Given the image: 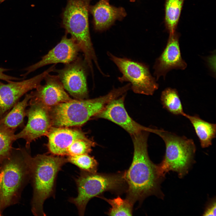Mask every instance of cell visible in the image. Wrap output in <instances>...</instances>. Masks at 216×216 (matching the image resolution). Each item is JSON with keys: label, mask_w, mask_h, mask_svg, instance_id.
I'll list each match as a JSON object with an SVG mask.
<instances>
[{"label": "cell", "mask_w": 216, "mask_h": 216, "mask_svg": "<svg viewBox=\"0 0 216 216\" xmlns=\"http://www.w3.org/2000/svg\"><path fill=\"white\" fill-rule=\"evenodd\" d=\"M149 132L142 131L131 136L134 145L133 159L129 169L124 172L127 184L126 198L133 204L152 195L163 199L160 184L165 178L158 171L157 165L150 160L147 141Z\"/></svg>", "instance_id": "1"}, {"label": "cell", "mask_w": 216, "mask_h": 216, "mask_svg": "<svg viewBox=\"0 0 216 216\" xmlns=\"http://www.w3.org/2000/svg\"><path fill=\"white\" fill-rule=\"evenodd\" d=\"M124 85L113 89L107 94L88 99H73L61 103L49 110L52 127L80 126L101 112L112 100L126 93Z\"/></svg>", "instance_id": "2"}, {"label": "cell", "mask_w": 216, "mask_h": 216, "mask_svg": "<svg viewBox=\"0 0 216 216\" xmlns=\"http://www.w3.org/2000/svg\"><path fill=\"white\" fill-rule=\"evenodd\" d=\"M32 157L24 148H13L0 164L3 175L0 185V216L7 207L19 201L30 180Z\"/></svg>", "instance_id": "3"}, {"label": "cell", "mask_w": 216, "mask_h": 216, "mask_svg": "<svg viewBox=\"0 0 216 216\" xmlns=\"http://www.w3.org/2000/svg\"><path fill=\"white\" fill-rule=\"evenodd\" d=\"M68 162L64 157L39 154L32 158L30 179L33 188L31 210L35 216H45V201L54 194L57 175Z\"/></svg>", "instance_id": "4"}, {"label": "cell", "mask_w": 216, "mask_h": 216, "mask_svg": "<svg viewBox=\"0 0 216 216\" xmlns=\"http://www.w3.org/2000/svg\"><path fill=\"white\" fill-rule=\"evenodd\" d=\"M91 0H68L63 17V24L77 44L89 68L93 69L94 62L100 68L91 41L89 28L88 12Z\"/></svg>", "instance_id": "5"}, {"label": "cell", "mask_w": 216, "mask_h": 216, "mask_svg": "<svg viewBox=\"0 0 216 216\" xmlns=\"http://www.w3.org/2000/svg\"><path fill=\"white\" fill-rule=\"evenodd\" d=\"M151 133L160 136L165 145V155L157 165L160 175L165 177L170 171L176 172L180 178L188 172L196 151L194 141L185 136H180L162 129L152 128Z\"/></svg>", "instance_id": "6"}, {"label": "cell", "mask_w": 216, "mask_h": 216, "mask_svg": "<svg viewBox=\"0 0 216 216\" xmlns=\"http://www.w3.org/2000/svg\"><path fill=\"white\" fill-rule=\"evenodd\" d=\"M78 195L70 198L69 201L74 204L80 215H84L86 205L92 198L105 191H118L126 184L124 172L113 174L90 173L81 171L76 180Z\"/></svg>", "instance_id": "7"}, {"label": "cell", "mask_w": 216, "mask_h": 216, "mask_svg": "<svg viewBox=\"0 0 216 216\" xmlns=\"http://www.w3.org/2000/svg\"><path fill=\"white\" fill-rule=\"evenodd\" d=\"M107 54L122 74L118 77V80L122 83L129 82L134 93L152 95L158 89L159 85L148 65L127 58L119 57L109 52Z\"/></svg>", "instance_id": "8"}, {"label": "cell", "mask_w": 216, "mask_h": 216, "mask_svg": "<svg viewBox=\"0 0 216 216\" xmlns=\"http://www.w3.org/2000/svg\"><path fill=\"white\" fill-rule=\"evenodd\" d=\"M88 69L85 60L78 57L62 69H55L54 71L57 73L64 89L71 96L76 99H83L88 96Z\"/></svg>", "instance_id": "9"}, {"label": "cell", "mask_w": 216, "mask_h": 216, "mask_svg": "<svg viewBox=\"0 0 216 216\" xmlns=\"http://www.w3.org/2000/svg\"><path fill=\"white\" fill-rule=\"evenodd\" d=\"M55 68L52 65L46 70L30 79L21 81L0 82V119L4 116L25 94L40 84L46 75Z\"/></svg>", "instance_id": "10"}, {"label": "cell", "mask_w": 216, "mask_h": 216, "mask_svg": "<svg viewBox=\"0 0 216 216\" xmlns=\"http://www.w3.org/2000/svg\"><path fill=\"white\" fill-rule=\"evenodd\" d=\"M29 104L30 107L26 111L27 123L21 131L15 134L16 140L22 138L25 140L27 150L31 142L46 135L52 127L48 109L39 103L29 102Z\"/></svg>", "instance_id": "11"}, {"label": "cell", "mask_w": 216, "mask_h": 216, "mask_svg": "<svg viewBox=\"0 0 216 216\" xmlns=\"http://www.w3.org/2000/svg\"><path fill=\"white\" fill-rule=\"evenodd\" d=\"M44 79V85L40 84L30 92L29 102L40 104L50 110L61 103L72 99L65 91L58 75L49 74Z\"/></svg>", "instance_id": "12"}, {"label": "cell", "mask_w": 216, "mask_h": 216, "mask_svg": "<svg viewBox=\"0 0 216 216\" xmlns=\"http://www.w3.org/2000/svg\"><path fill=\"white\" fill-rule=\"evenodd\" d=\"M125 94L111 101L94 117L109 120L122 128L131 136L142 131L150 133V128L140 124L128 114L124 105Z\"/></svg>", "instance_id": "13"}, {"label": "cell", "mask_w": 216, "mask_h": 216, "mask_svg": "<svg viewBox=\"0 0 216 216\" xmlns=\"http://www.w3.org/2000/svg\"><path fill=\"white\" fill-rule=\"evenodd\" d=\"M180 34L176 31L169 33L167 44L161 55L157 58L153 66L156 80L164 78L172 69L184 70L187 64L182 58L179 44Z\"/></svg>", "instance_id": "14"}, {"label": "cell", "mask_w": 216, "mask_h": 216, "mask_svg": "<svg viewBox=\"0 0 216 216\" xmlns=\"http://www.w3.org/2000/svg\"><path fill=\"white\" fill-rule=\"evenodd\" d=\"M80 47L71 37L68 38L67 34L47 54L43 56L37 63L25 69L26 72L21 76L25 77L37 69L50 64L62 63L67 64L75 60L78 57Z\"/></svg>", "instance_id": "15"}, {"label": "cell", "mask_w": 216, "mask_h": 216, "mask_svg": "<svg viewBox=\"0 0 216 216\" xmlns=\"http://www.w3.org/2000/svg\"><path fill=\"white\" fill-rule=\"evenodd\" d=\"M49 152L54 155H67L68 149L77 139L86 136L81 130L67 127H52L46 135Z\"/></svg>", "instance_id": "16"}, {"label": "cell", "mask_w": 216, "mask_h": 216, "mask_svg": "<svg viewBox=\"0 0 216 216\" xmlns=\"http://www.w3.org/2000/svg\"><path fill=\"white\" fill-rule=\"evenodd\" d=\"M89 10L93 16L95 29L98 31L108 28L116 20L126 15L123 8L112 6L105 0H100L95 5L90 6Z\"/></svg>", "instance_id": "17"}, {"label": "cell", "mask_w": 216, "mask_h": 216, "mask_svg": "<svg viewBox=\"0 0 216 216\" xmlns=\"http://www.w3.org/2000/svg\"><path fill=\"white\" fill-rule=\"evenodd\" d=\"M184 116L192 125L201 147L205 148L211 146L213 140L216 137V124L202 119L197 115L190 116L185 113Z\"/></svg>", "instance_id": "18"}, {"label": "cell", "mask_w": 216, "mask_h": 216, "mask_svg": "<svg viewBox=\"0 0 216 216\" xmlns=\"http://www.w3.org/2000/svg\"><path fill=\"white\" fill-rule=\"evenodd\" d=\"M31 98L30 93L26 94L24 99L18 102L9 112L0 119V126L15 131L23 125L27 107Z\"/></svg>", "instance_id": "19"}, {"label": "cell", "mask_w": 216, "mask_h": 216, "mask_svg": "<svg viewBox=\"0 0 216 216\" xmlns=\"http://www.w3.org/2000/svg\"><path fill=\"white\" fill-rule=\"evenodd\" d=\"M185 0H165L164 22L169 33L176 31Z\"/></svg>", "instance_id": "20"}, {"label": "cell", "mask_w": 216, "mask_h": 216, "mask_svg": "<svg viewBox=\"0 0 216 216\" xmlns=\"http://www.w3.org/2000/svg\"><path fill=\"white\" fill-rule=\"evenodd\" d=\"M160 99L164 108L174 115L184 116L185 113L176 89L170 87L165 88L161 93Z\"/></svg>", "instance_id": "21"}, {"label": "cell", "mask_w": 216, "mask_h": 216, "mask_svg": "<svg viewBox=\"0 0 216 216\" xmlns=\"http://www.w3.org/2000/svg\"><path fill=\"white\" fill-rule=\"evenodd\" d=\"M111 206L107 213L110 216H131L133 204L128 199H124L120 197L108 199L102 198Z\"/></svg>", "instance_id": "22"}, {"label": "cell", "mask_w": 216, "mask_h": 216, "mask_svg": "<svg viewBox=\"0 0 216 216\" xmlns=\"http://www.w3.org/2000/svg\"><path fill=\"white\" fill-rule=\"evenodd\" d=\"M15 131L0 126V164L10 155L16 140Z\"/></svg>", "instance_id": "23"}, {"label": "cell", "mask_w": 216, "mask_h": 216, "mask_svg": "<svg viewBox=\"0 0 216 216\" xmlns=\"http://www.w3.org/2000/svg\"><path fill=\"white\" fill-rule=\"evenodd\" d=\"M68 162L78 167L81 170L92 173L97 172L98 163L94 157L88 154L68 156Z\"/></svg>", "instance_id": "24"}, {"label": "cell", "mask_w": 216, "mask_h": 216, "mask_svg": "<svg viewBox=\"0 0 216 216\" xmlns=\"http://www.w3.org/2000/svg\"><path fill=\"white\" fill-rule=\"evenodd\" d=\"M9 69L0 68V80L9 82L13 80H20V78L7 75L4 73V72L9 70Z\"/></svg>", "instance_id": "25"}, {"label": "cell", "mask_w": 216, "mask_h": 216, "mask_svg": "<svg viewBox=\"0 0 216 216\" xmlns=\"http://www.w3.org/2000/svg\"><path fill=\"white\" fill-rule=\"evenodd\" d=\"M216 209L215 201H213L207 207L203 213V215L215 216Z\"/></svg>", "instance_id": "26"}, {"label": "cell", "mask_w": 216, "mask_h": 216, "mask_svg": "<svg viewBox=\"0 0 216 216\" xmlns=\"http://www.w3.org/2000/svg\"><path fill=\"white\" fill-rule=\"evenodd\" d=\"M3 175V172L0 166V185L2 181V178Z\"/></svg>", "instance_id": "27"}, {"label": "cell", "mask_w": 216, "mask_h": 216, "mask_svg": "<svg viewBox=\"0 0 216 216\" xmlns=\"http://www.w3.org/2000/svg\"><path fill=\"white\" fill-rule=\"evenodd\" d=\"M5 0H0V2H2Z\"/></svg>", "instance_id": "28"}, {"label": "cell", "mask_w": 216, "mask_h": 216, "mask_svg": "<svg viewBox=\"0 0 216 216\" xmlns=\"http://www.w3.org/2000/svg\"><path fill=\"white\" fill-rule=\"evenodd\" d=\"M130 1L131 2H134L135 1V0H130Z\"/></svg>", "instance_id": "29"}, {"label": "cell", "mask_w": 216, "mask_h": 216, "mask_svg": "<svg viewBox=\"0 0 216 216\" xmlns=\"http://www.w3.org/2000/svg\"><path fill=\"white\" fill-rule=\"evenodd\" d=\"M106 0V1L107 2H109V0Z\"/></svg>", "instance_id": "30"}]
</instances>
